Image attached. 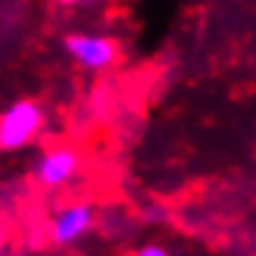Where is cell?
Listing matches in <instances>:
<instances>
[{"label":"cell","instance_id":"obj_6","mask_svg":"<svg viewBox=\"0 0 256 256\" xmlns=\"http://www.w3.org/2000/svg\"><path fill=\"white\" fill-rule=\"evenodd\" d=\"M56 3H62V6H76V3H81V0H56Z\"/></svg>","mask_w":256,"mask_h":256},{"label":"cell","instance_id":"obj_7","mask_svg":"<svg viewBox=\"0 0 256 256\" xmlns=\"http://www.w3.org/2000/svg\"><path fill=\"white\" fill-rule=\"evenodd\" d=\"M0 250H3V231H0Z\"/></svg>","mask_w":256,"mask_h":256},{"label":"cell","instance_id":"obj_3","mask_svg":"<svg viewBox=\"0 0 256 256\" xmlns=\"http://www.w3.org/2000/svg\"><path fill=\"white\" fill-rule=\"evenodd\" d=\"M78 173V154L72 148H53L36 162V181L42 186H62Z\"/></svg>","mask_w":256,"mask_h":256},{"label":"cell","instance_id":"obj_5","mask_svg":"<svg viewBox=\"0 0 256 256\" xmlns=\"http://www.w3.org/2000/svg\"><path fill=\"white\" fill-rule=\"evenodd\" d=\"M134 256H170V254H167L162 245H145V248H140Z\"/></svg>","mask_w":256,"mask_h":256},{"label":"cell","instance_id":"obj_4","mask_svg":"<svg viewBox=\"0 0 256 256\" xmlns=\"http://www.w3.org/2000/svg\"><path fill=\"white\" fill-rule=\"evenodd\" d=\"M92 226V206L90 204H72L67 209H62L53 218V240L58 245H70L76 240H81Z\"/></svg>","mask_w":256,"mask_h":256},{"label":"cell","instance_id":"obj_2","mask_svg":"<svg viewBox=\"0 0 256 256\" xmlns=\"http://www.w3.org/2000/svg\"><path fill=\"white\" fill-rule=\"evenodd\" d=\"M64 50L86 70H106L117 58L114 42L106 36H92V34H70L64 39Z\"/></svg>","mask_w":256,"mask_h":256},{"label":"cell","instance_id":"obj_1","mask_svg":"<svg viewBox=\"0 0 256 256\" xmlns=\"http://www.w3.org/2000/svg\"><path fill=\"white\" fill-rule=\"evenodd\" d=\"M45 122V114L34 100H17L12 103L3 117H0V148L3 150H17L26 148L34 136L39 134V128Z\"/></svg>","mask_w":256,"mask_h":256}]
</instances>
